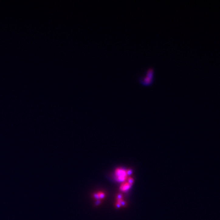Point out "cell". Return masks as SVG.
<instances>
[{"instance_id":"cell-1","label":"cell","mask_w":220,"mask_h":220,"mask_svg":"<svg viewBox=\"0 0 220 220\" xmlns=\"http://www.w3.org/2000/svg\"><path fill=\"white\" fill-rule=\"evenodd\" d=\"M155 68L153 66H150L145 69V76H139L137 77V80L144 86H150L155 81Z\"/></svg>"},{"instance_id":"cell-2","label":"cell","mask_w":220,"mask_h":220,"mask_svg":"<svg viewBox=\"0 0 220 220\" xmlns=\"http://www.w3.org/2000/svg\"><path fill=\"white\" fill-rule=\"evenodd\" d=\"M131 174V171L129 170H124L123 169L117 168L115 170V174L116 179L119 182H122L127 180L128 176Z\"/></svg>"},{"instance_id":"cell-3","label":"cell","mask_w":220,"mask_h":220,"mask_svg":"<svg viewBox=\"0 0 220 220\" xmlns=\"http://www.w3.org/2000/svg\"><path fill=\"white\" fill-rule=\"evenodd\" d=\"M133 181L134 180L132 178H128L127 180L121 184V186L120 187V190L122 192H126L129 190L132 187V185L133 183Z\"/></svg>"},{"instance_id":"cell-4","label":"cell","mask_w":220,"mask_h":220,"mask_svg":"<svg viewBox=\"0 0 220 220\" xmlns=\"http://www.w3.org/2000/svg\"><path fill=\"white\" fill-rule=\"evenodd\" d=\"M105 194L104 192H98V193L95 195V197L98 199H102L105 197Z\"/></svg>"}]
</instances>
